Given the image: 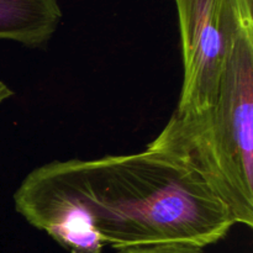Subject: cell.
<instances>
[{
    "label": "cell",
    "instance_id": "obj_1",
    "mask_svg": "<svg viewBox=\"0 0 253 253\" xmlns=\"http://www.w3.org/2000/svg\"><path fill=\"white\" fill-rule=\"evenodd\" d=\"M61 167L105 246L204 249L236 225L208 185L156 151L72 158Z\"/></svg>",
    "mask_w": 253,
    "mask_h": 253
},
{
    "label": "cell",
    "instance_id": "obj_2",
    "mask_svg": "<svg viewBox=\"0 0 253 253\" xmlns=\"http://www.w3.org/2000/svg\"><path fill=\"white\" fill-rule=\"evenodd\" d=\"M147 150L193 173L226 205L235 224L252 229V34L237 37L214 105L197 114L173 113Z\"/></svg>",
    "mask_w": 253,
    "mask_h": 253
},
{
    "label": "cell",
    "instance_id": "obj_3",
    "mask_svg": "<svg viewBox=\"0 0 253 253\" xmlns=\"http://www.w3.org/2000/svg\"><path fill=\"white\" fill-rule=\"evenodd\" d=\"M179 24L183 83L177 114L214 105L229 54L244 26L235 0H174Z\"/></svg>",
    "mask_w": 253,
    "mask_h": 253
},
{
    "label": "cell",
    "instance_id": "obj_4",
    "mask_svg": "<svg viewBox=\"0 0 253 253\" xmlns=\"http://www.w3.org/2000/svg\"><path fill=\"white\" fill-rule=\"evenodd\" d=\"M12 199L17 214L68 252L103 251L105 245L67 179L61 161H52L31 170Z\"/></svg>",
    "mask_w": 253,
    "mask_h": 253
},
{
    "label": "cell",
    "instance_id": "obj_5",
    "mask_svg": "<svg viewBox=\"0 0 253 253\" xmlns=\"http://www.w3.org/2000/svg\"><path fill=\"white\" fill-rule=\"evenodd\" d=\"M58 0H0V40L46 46L61 25Z\"/></svg>",
    "mask_w": 253,
    "mask_h": 253
},
{
    "label": "cell",
    "instance_id": "obj_6",
    "mask_svg": "<svg viewBox=\"0 0 253 253\" xmlns=\"http://www.w3.org/2000/svg\"><path fill=\"white\" fill-rule=\"evenodd\" d=\"M118 253H204L203 249L189 245H152L119 250Z\"/></svg>",
    "mask_w": 253,
    "mask_h": 253
},
{
    "label": "cell",
    "instance_id": "obj_7",
    "mask_svg": "<svg viewBox=\"0 0 253 253\" xmlns=\"http://www.w3.org/2000/svg\"><path fill=\"white\" fill-rule=\"evenodd\" d=\"M244 26L253 30V0H235Z\"/></svg>",
    "mask_w": 253,
    "mask_h": 253
},
{
    "label": "cell",
    "instance_id": "obj_8",
    "mask_svg": "<svg viewBox=\"0 0 253 253\" xmlns=\"http://www.w3.org/2000/svg\"><path fill=\"white\" fill-rule=\"evenodd\" d=\"M14 95V91L9 88L6 83H4L2 81H0V105H1L4 101H6L7 99H10Z\"/></svg>",
    "mask_w": 253,
    "mask_h": 253
}]
</instances>
